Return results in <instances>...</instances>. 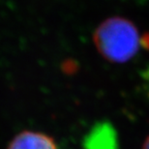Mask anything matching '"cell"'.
<instances>
[{"label":"cell","instance_id":"cell-1","mask_svg":"<svg viewBox=\"0 0 149 149\" xmlns=\"http://www.w3.org/2000/svg\"><path fill=\"white\" fill-rule=\"evenodd\" d=\"M142 40L136 26L122 17H111L97 26L93 43L100 55L111 63H125L139 52Z\"/></svg>","mask_w":149,"mask_h":149},{"label":"cell","instance_id":"cell-3","mask_svg":"<svg viewBox=\"0 0 149 149\" xmlns=\"http://www.w3.org/2000/svg\"><path fill=\"white\" fill-rule=\"evenodd\" d=\"M142 149H149V136H148V139H146V141L144 142Z\"/></svg>","mask_w":149,"mask_h":149},{"label":"cell","instance_id":"cell-2","mask_svg":"<svg viewBox=\"0 0 149 149\" xmlns=\"http://www.w3.org/2000/svg\"><path fill=\"white\" fill-rule=\"evenodd\" d=\"M7 149H58L52 136L35 131H23L15 136Z\"/></svg>","mask_w":149,"mask_h":149}]
</instances>
